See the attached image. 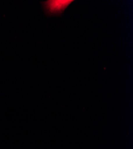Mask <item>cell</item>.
<instances>
[{
	"label": "cell",
	"instance_id": "6da1fadb",
	"mask_svg": "<svg viewBox=\"0 0 133 149\" xmlns=\"http://www.w3.org/2000/svg\"><path fill=\"white\" fill-rule=\"evenodd\" d=\"M73 0H49L41 3L45 14L48 17L60 16Z\"/></svg>",
	"mask_w": 133,
	"mask_h": 149
}]
</instances>
